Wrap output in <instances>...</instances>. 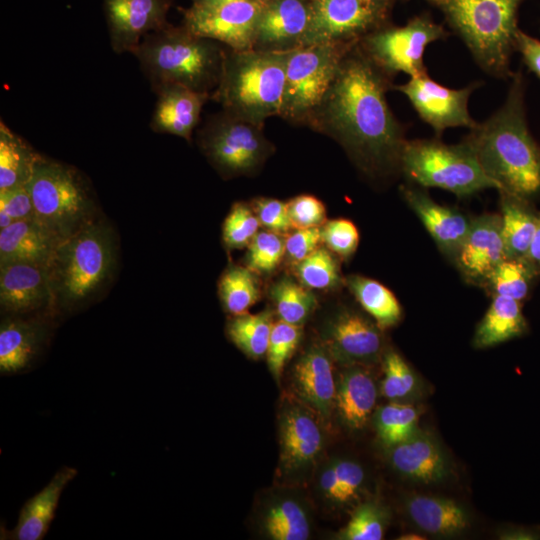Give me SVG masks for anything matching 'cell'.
Returning a JSON list of instances; mask_svg holds the SVG:
<instances>
[{
	"instance_id": "cell-55",
	"label": "cell",
	"mask_w": 540,
	"mask_h": 540,
	"mask_svg": "<svg viewBox=\"0 0 540 540\" xmlns=\"http://www.w3.org/2000/svg\"><path fill=\"white\" fill-rule=\"evenodd\" d=\"M191 4H216V3H222V2H229V1H240V0H190Z\"/></svg>"
},
{
	"instance_id": "cell-56",
	"label": "cell",
	"mask_w": 540,
	"mask_h": 540,
	"mask_svg": "<svg viewBox=\"0 0 540 540\" xmlns=\"http://www.w3.org/2000/svg\"><path fill=\"white\" fill-rule=\"evenodd\" d=\"M400 539L418 540V539H423V537H421L419 535H416V534H407V535H404L403 537H401Z\"/></svg>"
},
{
	"instance_id": "cell-8",
	"label": "cell",
	"mask_w": 540,
	"mask_h": 540,
	"mask_svg": "<svg viewBox=\"0 0 540 540\" xmlns=\"http://www.w3.org/2000/svg\"><path fill=\"white\" fill-rule=\"evenodd\" d=\"M405 175L424 187H436L459 197L499 185L484 172L474 150L463 141L447 145L439 140L406 141L400 158Z\"/></svg>"
},
{
	"instance_id": "cell-49",
	"label": "cell",
	"mask_w": 540,
	"mask_h": 540,
	"mask_svg": "<svg viewBox=\"0 0 540 540\" xmlns=\"http://www.w3.org/2000/svg\"><path fill=\"white\" fill-rule=\"evenodd\" d=\"M321 240V227L295 229L285 240L286 254L299 262L315 251Z\"/></svg>"
},
{
	"instance_id": "cell-27",
	"label": "cell",
	"mask_w": 540,
	"mask_h": 540,
	"mask_svg": "<svg viewBox=\"0 0 540 540\" xmlns=\"http://www.w3.org/2000/svg\"><path fill=\"white\" fill-rule=\"evenodd\" d=\"M391 448V463L405 476L430 483L443 479L447 474L444 455L437 444L425 434L416 432Z\"/></svg>"
},
{
	"instance_id": "cell-24",
	"label": "cell",
	"mask_w": 540,
	"mask_h": 540,
	"mask_svg": "<svg viewBox=\"0 0 540 540\" xmlns=\"http://www.w3.org/2000/svg\"><path fill=\"white\" fill-rule=\"evenodd\" d=\"M282 466L289 471L311 464L322 449L323 437L319 425L306 410L286 408L280 418Z\"/></svg>"
},
{
	"instance_id": "cell-21",
	"label": "cell",
	"mask_w": 540,
	"mask_h": 540,
	"mask_svg": "<svg viewBox=\"0 0 540 540\" xmlns=\"http://www.w3.org/2000/svg\"><path fill=\"white\" fill-rule=\"evenodd\" d=\"M157 95L150 128L155 133L170 134L191 141L204 104L211 94L181 85H165Z\"/></svg>"
},
{
	"instance_id": "cell-51",
	"label": "cell",
	"mask_w": 540,
	"mask_h": 540,
	"mask_svg": "<svg viewBox=\"0 0 540 540\" xmlns=\"http://www.w3.org/2000/svg\"><path fill=\"white\" fill-rule=\"evenodd\" d=\"M338 478V502H345L353 498L360 488L364 471L353 461L340 460L333 463Z\"/></svg>"
},
{
	"instance_id": "cell-4",
	"label": "cell",
	"mask_w": 540,
	"mask_h": 540,
	"mask_svg": "<svg viewBox=\"0 0 540 540\" xmlns=\"http://www.w3.org/2000/svg\"><path fill=\"white\" fill-rule=\"evenodd\" d=\"M226 51L221 44L198 36L183 24L147 34L132 53L153 91L181 85L210 93L219 82Z\"/></svg>"
},
{
	"instance_id": "cell-40",
	"label": "cell",
	"mask_w": 540,
	"mask_h": 540,
	"mask_svg": "<svg viewBox=\"0 0 540 540\" xmlns=\"http://www.w3.org/2000/svg\"><path fill=\"white\" fill-rule=\"evenodd\" d=\"M295 273L299 282L309 289H330L340 280L336 259L329 250L320 247L296 263Z\"/></svg>"
},
{
	"instance_id": "cell-43",
	"label": "cell",
	"mask_w": 540,
	"mask_h": 540,
	"mask_svg": "<svg viewBox=\"0 0 540 540\" xmlns=\"http://www.w3.org/2000/svg\"><path fill=\"white\" fill-rule=\"evenodd\" d=\"M385 514L381 507L373 502L359 506L348 524L341 531L339 538L345 540H380L385 530Z\"/></svg>"
},
{
	"instance_id": "cell-33",
	"label": "cell",
	"mask_w": 540,
	"mask_h": 540,
	"mask_svg": "<svg viewBox=\"0 0 540 540\" xmlns=\"http://www.w3.org/2000/svg\"><path fill=\"white\" fill-rule=\"evenodd\" d=\"M347 286L380 329L392 327L399 322L402 315L400 303L386 286L360 275L349 276Z\"/></svg>"
},
{
	"instance_id": "cell-31",
	"label": "cell",
	"mask_w": 540,
	"mask_h": 540,
	"mask_svg": "<svg viewBox=\"0 0 540 540\" xmlns=\"http://www.w3.org/2000/svg\"><path fill=\"white\" fill-rule=\"evenodd\" d=\"M40 155L1 120L0 191L28 185Z\"/></svg>"
},
{
	"instance_id": "cell-30",
	"label": "cell",
	"mask_w": 540,
	"mask_h": 540,
	"mask_svg": "<svg viewBox=\"0 0 540 540\" xmlns=\"http://www.w3.org/2000/svg\"><path fill=\"white\" fill-rule=\"evenodd\" d=\"M527 331V322L521 303L510 297L494 295L493 300L479 323L474 345L485 348L521 336Z\"/></svg>"
},
{
	"instance_id": "cell-41",
	"label": "cell",
	"mask_w": 540,
	"mask_h": 540,
	"mask_svg": "<svg viewBox=\"0 0 540 540\" xmlns=\"http://www.w3.org/2000/svg\"><path fill=\"white\" fill-rule=\"evenodd\" d=\"M301 337L300 325L281 319L273 323L266 357L269 370L277 382L280 381L284 366L296 350Z\"/></svg>"
},
{
	"instance_id": "cell-42",
	"label": "cell",
	"mask_w": 540,
	"mask_h": 540,
	"mask_svg": "<svg viewBox=\"0 0 540 540\" xmlns=\"http://www.w3.org/2000/svg\"><path fill=\"white\" fill-rule=\"evenodd\" d=\"M247 267L254 273H270L286 253L285 240L272 231H261L248 245Z\"/></svg>"
},
{
	"instance_id": "cell-11",
	"label": "cell",
	"mask_w": 540,
	"mask_h": 540,
	"mask_svg": "<svg viewBox=\"0 0 540 540\" xmlns=\"http://www.w3.org/2000/svg\"><path fill=\"white\" fill-rule=\"evenodd\" d=\"M446 35L441 25L420 15L403 26H383L369 33L359 46L386 75L403 72L416 77L427 73L423 61L426 46Z\"/></svg>"
},
{
	"instance_id": "cell-34",
	"label": "cell",
	"mask_w": 540,
	"mask_h": 540,
	"mask_svg": "<svg viewBox=\"0 0 540 540\" xmlns=\"http://www.w3.org/2000/svg\"><path fill=\"white\" fill-rule=\"evenodd\" d=\"M272 315L268 311L257 314L235 315L227 325L230 340L251 358L266 355L273 326Z\"/></svg>"
},
{
	"instance_id": "cell-36",
	"label": "cell",
	"mask_w": 540,
	"mask_h": 540,
	"mask_svg": "<svg viewBox=\"0 0 540 540\" xmlns=\"http://www.w3.org/2000/svg\"><path fill=\"white\" fill-rule=\"evenodd\" d=\"M539 274L525 258H506L491 272L485 282L494 295L510 297L521 302L528 296L533 280Z\"/></svg>"
},
{
	"instance_id": "cell-3",
	"label": "cell",
	"mask_w": 540,
	"mask_h": 540,
	"mask_svg": "<svg viewBox=\"0 0 540 540\" xmlns=\"http://www.w3.org/2000/svg\"><path fill=\"white\" fill-rule=\"evenodd\" d=\"M117 238L100 217L61 241L47 269L55 317L83 308L108 284L117 265Z\"/></svg>"
},
{
	"instance_id": "cell-39",
	"label": "cell",
	"mask_w": 540,
	"mask_h": 540,
	"mask_svg": "<svg viewBox=\"0 0 540 540\" xmlns=\"http://www.w3.org/2000/svg\"><path fill=\"white\" fill-rule=\"evenodd\" d=\"M418 413L414 406L397 402L381 407L376 414V429L382 442L393 447L416 433Z\"/></svg>"
},
{
	"instance_id": "cell-18",
	"label": "cell",
	"mask_w": 540,
	"mask_h": 540,
	"mask_svg": "<svg viewBox=\"0 0 540 540\" xmlns=\"http://www.w3.org/2000/svg\"><path fill=\"white\" fill-rule=\"evenodd\" d=\"M311 19V0H264L253 49L287 52L302 46Z\"/></svg>"
},
{
	"instance_id": "cell-14",
	"label": "cell",
	"mask_w": 540,
	"mask_h": 540,
	"mask_svg": "<svg viewBox=\"0 0 540 540\" xmlns=\"http://www.w3.org/2000/svg\"><path fill=\"white\" fill-rule=\"evenodd\" d=\"M478 84L462 89H451L432 80L428 74L410 77L395 89L410 101L420 118L440 135L446 128L467 127L476 123L468 111V100Z\"/></svg>"
},
{
	"instance_id": "cell-10",
	"label": "cell",
	"mask_w": 540,
	"mask_h": 540,
	"mask_svg": "<svg viewBox=\"0 0 540 540\" xmlns=\"http://www.w3.org/2000/svg\"><path fill=\"white\" fill-rule=\"evenodd\" d=\"M199 144L211 164L227 176L253 172L272 149L263 124L226 111L208 119L199 131Z\"/></svg>"
},
{
	"instance_id": "cell-17",
	"label": "cell",
	"mask_w": 540,
	"mask_h": 540,
	"mask_svg": "<svg viewBox=\"0 0 540 540\" xmlns=\"http://www.w3.org/2000/svg\"><path fill=\"white\" fill-rule=\"evenodd\" d=\"M112 50L133 53L142 39L168 23L171 0H102Z\"/></svg>"
},
{
	"instance_id": "cell-13",
	"label": "cell",
	"mask_w": 540,
	"mask_h": 540,
	"mask_svg": "<svg viewBox=\"0 0 540 540\" xmlns=\"http://www.w3.org/2000/svg\"><path fill=\"white\" fill-rule=\"evenodd\" d=\"M264 0L191 4L181 9L182 24L194 34L226 45L230 50L253 49Z\"/></svg>"
},
{
	"instance_id": "cell-29",
	"label": "cell",
	"mask_w": 540,
	"mask_h": 540,
	"mask_svg": "<svg viewBox=\"0 0 540 540\" xmlns=\"http://www.w3.org/2000/svg\"><path fill=\"white\" fill-rule=\"evenodd\" d=\"M501 230L507 258H525L540 213L530 200L500 190Z\"/></svg>"
},
{
	"instance_id": "cell-25",
	"label": "cell",
	"mask_w": 540,
	"mask_h": 540,
	"mask_svg": "<svg viewBox=\"0 0 540 540\" xmlns=\"http://www.w3.org/2000/svg\"><path fill=\"white\" fill-rule=\"evenodd\" d=\"M293 386L298 396L323 417L335 402L336 387L329 354L314 346L305 351L293 369Z\"/></svg>"
},
{
	"instance_id": "cell-16",
	"label": "cell",
	"mask_w": 540,
	"mask_h": 540,
	"mask_svg": "<svg viewBox=\"0 0 540 540\" xmlns=\"http://www.w3.org/2000/svg\"><path fill=\"white\" fill-rule=\"evenodd\" d=\"M0 306L2 315L55 317L47 265L24 261L0 265Z\"/></svg>"
},
{
	"instance_id": "cell-28",
	"label": "cell",
	"mask_w": 540,
	"mask_h": 540,
	"mask_svg": "<svg viewBox=\"0 0 540 540\" xmlns=\"http://www.w3.org/2000/svg\"><path fill=\"white\" fill-rule=\"evenodd\" d=\"M376 399V385L367 371L355 367L342 374L336 387L335 404L347 427L362 428L374 409Z\"/></svg>"
},
{
	"instance_id": "cell-54",
	"label": "cell",
	"mask_w": 540,
	"mask_h": 540,
	"mask_svg": "<svg viewBox=\"0 0 540 540\" xmlns=\"http://www.w3.org/2000/svg\"><path fill=\"white\" fill-rule=\"evenodd\" d=\"M525 259L540 273V216Z\"/></svg>"
},
{
	"instance_id": "cell-53",
	"label": "cell",
	"mask_w": 540,
	"mask_h": 540,
	"mask_svg": "<svg viewBox=\"0 0 540 540\" xmlns=\"http://www.w3.org/2000/svg\"><path fill=\"white\" fill-rule=\"evenodd\" d=\"M319 486L322 493L329 499L337 501L338 498V478L333 464L328 466L321 474Z\"/></svg>"
},
{
	"instance_id": "cell-35",
	"label": "cell",
	"mask_w": 540,
	"mask_h": 540,
	"mask_svg": "<svg viewBox=\"0 0 540 540\" xmlns=\"http://www.w3.org/2000/svg\"><path fill=\"white\" fill-rule=\"evenodd\" d=\"M262 520L265 533L274 540H305L310 534L308 516L293 499L274 502Z\"/></svg>"
},
{
	"instance_id": "cell-26",
	"label": "cell",
	"mask_w": 540,
	"mask_h": 540,
	"mask_svg": "<svg viewBox=\"0 0 540 540\" xmlns=\"http://www.w3.org/2000/svg\"><path fill=\"white\" fill-rule=\"evenodd\" d=\"M60 241L35 217L0 229V265L24 261L48 265Z\"/></svg>"
},
{
	"instance_id": "cell-6",
	"label": "cell",
	"mask_w": 540,
	"mask_h": 540,
	"mask_svg": "<svg viewBox=\"0 0 540 540\" xmlns=\"http://www.w3.org/2000/svg\"><path fill=\"white\" fill-rule=\"evenodd\" d=\"M444 14L486 72L512 76L517 13L523 0H427Z\"/></svg>"
},
{
	"instance_id": "cell-12",
	"label": "cell",
	"mask_w": 540,
	"mask_h": 540,
	"mask_svg": "<svg viewBox=\"0 0 540 540\" xmlns=\"http://www.w3.org/2000/svg\"><path fill=\"white\" fill-rule=\"evenodd\" d=\"M392 0H311V19L302 46L359 43L385 26Z\"/></svg>"
},
{
	"instance_id": "cell-7",
	"label": "cell",
	"mask_w": 540,
	"mask_h": 540,
	"mask_svg": "<svg viewBox=\"0 0 540 540\" xmlns=\"http://www.w3.org/2000/svg\"><path fill=\"white\" fill-rule=\"evenodd\" d=\"M27 187L34 217L60 242L99 218L88 182L71 165L40 155Z\"/></svg>"
},
{
	"instance_id": "cell-23",
	"label": "cell",
	"mask_w": 540,
	"mask_h": 540,
	"mask_svg": "<svg viewBox=\"0 0 540 540\" xmlns=\"http://www.w3.org/2000/svg\"><path fill=\"white\" fill-rule=\"evenodd\" d=\"M77 469L63 466L38 493L25 502L15 527L4 529L1 539L41 540L47 534L66 486L76 477Z\"/></svg>"
},
{
	"instance_id": "cell-1",
	"label": "cell",
	"mask_w": 540,
	"mask_h": 540,
	"mask_svg": "<svg viewBox=\"0 0 540 540\" xmlns=\"http://www.w3.org/2000/svg\"><path fill=\"white\" fill-rule=\"evenodd\" d=\"M359 43L338 73L309 125L338 140L367 171L398 164L406 142L385 97L389 81Z\"/></svg>"
},
{
	"instance_id": "cell-48",
	"label": "cell",
	"mask_w": 540,
	"mask_h": 540,
	"mask_svg": "<svg viewBox=\"0 0 540 540\" xmlns=\"http://www.w3.org/2000/svg\"><path fill=\"white\" fill-rule=\"evenodd\" d=\"M252 208L260 225L267 230L283 234L292 229L287 203L272 198H259L254 201Z\"/></svg>"
},
{
	"instance_id": "cell-50",
	"label": "cell",
	"mask_w": 540,
	"mask_h": 540,
	"mask_svg": "<svg viewBox=\"0 0 540 540\" xmlns=\"http://www.w3.org/2000/svg\"><path fill=\"white\" fill-rule=\"evenodd\" d=\"M0 211L10 215L14 221L34 217L33 202L27 185L0 191Z\"/></svg>"
},
{
	"instance_id": "cell-20",
	"label": "cell",
	"mask_w": 540,
	"mask_h": 540,
	"mask_svg": "<svg viewBox=\"0 0 540 540\" xmlns=\"http://www.w3.org/2000/svg\"><path fill=\"white\" fill-rule=\"evenodd\" d=\"M506 258L500 214H484L472 219L469 232L455 257L464 276L485 282Z\"/></svg>"
},
{
	"instance_id": "cell-38",
	"label": "cell",
	"mask_w": 540,
	"mask_h": 540,
	"mask_svg": "<svg viewBox=\"0 0 540 540\" xmlns=\"http://www.w3.org/2000/svg\"><path fill=\"white\" fill-rule=\"evenodd\" d=\"M271 296L280 319L294 325L301 326L316 306L310 289L287 277L273 285Z\"/></svg>"
},
{
	"instance_id": "cell-22",
	"label": "cell",
	"mask_w": 540,
	"mask_h": 540,
	"mask_svg": "<svg viewBox=\"0 0 540 540\" xmlns=\"http://www.w3.org/2000/svg\"><path fill=\"white\" fill-rule=\"evenodd\" d=\"M401 190L405 201L438 247L455 258L469 232L472 219L454 208L436 203L421 190L409 187H402Z\"/></svg>"
},
{
	"instance_id": "cell-32",
	"label": "cell",
	"mask_w": 540,
	"mask_h": 540,
	"mask_svg": "<svg viewBox=\"0 0 540 540\" xmlns=\"http://www.w3.org/2000/svg\"><path fill=\"white\" fill-rule=\"evenodd\" d=\"M407 509L412 521L431 534H455L468 525L464 510L450 499L417 495L408 501Z\"/></svg>"
},
{
	"instance_id": "cell-46",
	"label": "cell",
	"mask_w": 540,
	"mask_h": 540,
	"mask_svg": "<svg viewBox=\"0 0 540 540\" xmlns=\"http://www.w3.org/2000/svg\"><path fill=\"white\" fill-rule=\"evenodd\" d=\"M321 240L330 251L347 258L358 246L359 233L352 221L333 219L321 226Z\"/></svg>"
},
{
	"instance_id": "cell-37",
	"label": "cell",
	"mask_w": 540,
	"mask_h": 540,
	"mask_svg": "<svg viewBox=\"0 0 540 540\" xmlns=\"http://www.w3.org/2000/svg\"><path fill=\"white\" fill-rule=\"evenodd\" d=\"M219 295L227 312L234 316L247 313L259 298L254 272L248 267H229L220 279Z\"/></svg>"
},
{
	"instance_id": "cell-19",
	"label": "cell",
	"mask_w": 540,
	"mask_h": 540,
	"mask_svg": "<svg viewBox=\"0 0 540 540\" xmlns=\"http://www.w3.org/2000/svg\"><path fill=\"white\" fill-rule=\"evenodd\" d=\"M324 335L331 355L349 364L373 362L383 348L377 324L350 310L337 313L327 324Z\"/></svg>"
},
{
	"instance_id": "cell-47",
	"label": "cell",
	"mask_w": 540,
	"mask_h": 540,
	"mask_svg": "<svg viewBox=\"0 0 540 540\" xmlns=\"http://www.w3.org/2000/svg\"><path fill=\"white\" fill-rule=\"evenodd\" d=\"M287 210L293 229L321 227L325 223L324 204L312 195H299L287 202Z\"/></svg>"
},
{
	"instance_id": "cell-52",
	"label": "cell",
	"mask_w": 540,
	"mask_h": 540,
	"mask_svg": "<svg viewBox=\"0 0 540 540\" xmlns=\"http://www.w3.org/2000/svg\"><path fill=\"white\" fill-rule=\"evenodd\" d=\"M515 49L524 63L540 79V40L518 29L515 35Z\"/></svg>"
},
{
	"instance_id": "cell-5",
	"label": "cell",
	"mask_w": 540,
	"mask_h": 540,
	"mask_svg": "<svg viewBox=\"0 0 540 540\" xmlns=\"http://www.w3.org/2000/svg\"><path fill=\"white\" fill-rule=\"evenodd\" d=\"M286 63L287 52L229 49L211 98L223 111L263 124L281 114Z\"/></svg>"
},
{
	"instance_id": "cell-44",
	"label": "cell",
	"mask_w": 540,
	"mask_h": 540,
	"mask_svg": "<svg viewBox=\"0 0 540 540\" xmlns=\"http://www.w3.org/2000/svg\"><path fill=\"white\" fill-rule=\"evenodd\" d=\"M260 222L253 210L244 203H236L223 223V241L228 248L249 245L259 232Z\"/></svg>"
},
{
	"instance_id": "cell-2",
	"label": "cell",
	"mask_w": 540,
	"mask_h": 540,
	"mask_svg": "<svg viewBox=\"0 0 540 540\" xmlns=\"http://www.w3.org/2000/svg\"><path fill=\"white\" fill-rule=\"evenodd\" d=\"M512 77L503 106L471 129L464 141L486 175L499 185L498 191L531 201L540 194V146L527 125L522 72Z\"/></svg>"
},
{
	"instance_id": "cell-15",
	"label": "cell",
	"mask_w": 540,
	"mask_h": 540,
	"mask_svg": "<svg viewBox=\"0 0 540 540\" xmlns=\"http://www.w3.org/2000/svg\"><path fill=\"white\" fill-rule=\"evenodd\" d=\"M55 317L4 315L0 324V373L9 376L29 371L48 345Z\"/></svg>"
},
{
	"instance_id": "cell-9",
	"label": "cell",
	"mask_w": 540,
	"mask_h": 540,
	"mask_svg": "<svg viewBox=\"0 0 540 540\" xmlns=\"http://www.w3.org/2000/svg\"><path fill=\"white\" fill-rule=\"evenodd\" d=\"M358 43H318L287 51L280 117L309 123L329 91L345 55Z\"/></svg>"
},
{
	"instance_id": "cell-45",
	"label": "cell",
	"mask_w": 540,
	"mask_h": 540,
	"mask_svg": "<svg viewBox=\"0 0 540 540\" xmlns=\"http://www.w3.org/2000/svg\"><path fill=\"white\" fill-rule=\"evenodd\" d=\"M384 371L382 393L388 399H402L415 390V374L398 353L389 351L385 355Z\"/></svg>"
}]
</instances>
